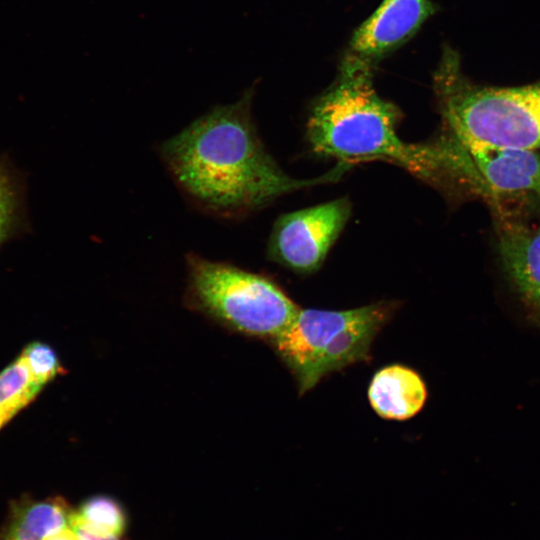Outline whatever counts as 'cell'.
Here are the masks:
<instances>
[{"label":"cell","instance_id":"6da1fadb","mask_svg":"<svg viewBox=\"0 0 540 540\" xmlns=\"http://www.w3.org/2000/svg\"><path fill=\"white\" fill-rule=\"evenodd\" d=\"M252 90L217 105L159 146V155L183 195L200 210L235 218L296 190L333 182L342 162L313 179L286 174L258 137L251 117Z\"/></svg>","mask_w":540,"mask_h":540},{"label":"cell","instance_id":"7a4b0ae2","mask_svg":"<svg viewBox=\"0 0 540 540\" xmlns=\"http://www.w3.org/2000/svg\"><path fill=\"white\" fill-rule=\"evenodd\" d=\"M401 111L373 86V67L344 55L333 84L315 101L307 123L313 150L352 165L385 161L436 186L440 167L438 137L407 143L397 133Z\"/></svg>","mask_w":540,"mask_h":540},{"label":"cell","instance_id":"3957f363","mask_svg":"<svg viewBox=\"0 0 540 540\" xmlns=\"http://www.w3.org/2000/svg\"><path fill=\"white\" fill-rule=\"evenodd\" d=\"M433 83L445 127L460 139L511 149L540 148V83L474 84L451 47L443 49Z\"/></svg>","mask_w":540,"mask_h":540},{"label":"cell","instance_id":"277c9868","mask_svg":"<svg viewBox=\"0 0 540 540\" xmlns=\"http://www.w3.org/2000/svg\"><path fill=\"white\" fill-rule=\"evenodd\" d=\"M189 304L241 334L273 341L300 307L269 278L196 253L185 256Z\"/></svg>","mask_w":540,"mask_h":540},{"label":"cell","instance_id":"5b68a950","mask_svg":"<svg viewBox=\"0 0 540 540\" xmlns=\"http://www.w3.org/2000/svg\"><path fill=\"white\" fill-rule=\"evenodd\" d=\"M443 144L440 188L451 194L486 201L499 213L508 200L540 201V155L469 142L447 129Z\"/></svg>","mask_w":540,"mask_h":540},{"label":"cell","instance_id":"8992f818","mask_svg":"<svg viewBox=\"0 0 540 540\" xmlns=\"http://www.w3.org/2000/svg\"><path fill=\"white\" fill-rule=\"evenodd\" d=\"M350 210L349 201L341 198L281 216L269 239V257L295 272H314L344 228Z\"/></svg>","mask_w":540,"mask_h":540},{"label":"cell","instance_id":"52a82bcc","mask_svg":"<svg viewBox=\"0 0 540 540\" xmlns=\"http://www.w3.org/2000/svg\"><path fill=\"white\" fill-rule=\"evenodd\" d=\"M358 311L359 308H300L283 332L270 342L276 355L294 376L299 394L312 389V371L319 355L336 333L357 316Z\"/></svg>","mask_w":540,"mask_h":540},{"label":"cell","instance_id":"ba28073f","mask_svg":"<svg viewBox=\"0 0 540 540\" xmlns=\"http://www.w3.org/2000/svg\"><path fill=\"white\" fill-rule=\"evenodd\" d=\"M435 12L431 0H383L355 30L346 55L374 67L410 40Z\"/></svg>","mask_w":540,"mask_h":540},{"label":"cell","instance_id":"9c48e42d","mask_svg":"<svg viewBox=\"0 0 540 540\" xmlns=\"http://www.w3.org/2000/svg\"><path fill=\"white\" fill-rule=\"evenodd\" d=\"M498 250L505 272L540 324V226L498 216Z\"/></svg>","mask_w":540,"mask_h":540},{"label":"cell","instance_id":"30bf717a","mask_svg":"<svg viewBox=\"0 0 540 540\" xmlns=\"http://www.w3.org/2000/svg\"><path fill=\"white\" fill-rule=\"evenodd\" d=\"M394 308L395 305L388 302L359 307L357 316L336 333L319 355L312 371V388L328 374L368 360L372 343Z\"/></svg>","mask_w":540,"mask_h":540},{"label":"cell","instance_id":"8fae6325","mask_svg":"<svg viewBox=\"0 0 540 540\" xmlns=\"http://www.w3.org/2000/svg\"><path fill=\"white\" fill-rule=\"evenodd\" d=\"M373 411L386 420L404 421L417 415L427 400V387L411 367L394 363L377 370L368 386Z\"/></svg>","mask_w":540,"mask_h":540},{"label":"cell","instance_id":"7c38bea8","mask_svg":"<svg viewBox=\"0 0 540 540\" xmlns=\"http://www.w3.org/2000/svg\"><path fill=\"white\" fill-rule=\"evenodd\" d=\"M73 510L62 497L22 496L10 504L0 540H44L70 526Z\"/></svg>","mask_w":540,"mask_h":540},{"label":"cell","instance_id":"4fadbf2b","mask_svg":"<svg viewBox=\"0 0 540 540\" xmlns=\"http://www.w3.org/2000/svg\"><path fill=\"white\" fill-rule=\"evenodd\" d=\"M44 388L18 356L0 371V430Z\"/></svg>","mask_w":540,"mask_h":540},{"label":"cell","instance_id":"5bb4252c","mask_svg":"<svg viewBox=\"0 0 540 540\" xmlns=\"http://www.w3.org/2000/svg\"><path fill=\"white\" fill-rule=\"evenodd\" d=\"M70 526L98 536L120 537L126 529V516L115 499L99 495L88 498L72 512Z\"/></svg>","mask_w":540,"mask_h":540},{"label":"cell","instance_id":"9a60e30c","mask_svg":"<svg viewBox=\"0 0 540 540\" xmlns=\"http://www.w3.org/2000/svg\"><path fill=\"white\" fill-rule=\"evenodd\" d=\"M26 225L24 189L9 161L0 158V248Z\"/></svg>","mask_w":540,"mask_h":540},{"label":"cell","instance_id":"2e32d148","mask_svg":"<svg viewBox=\"0 0 540 540\" xmlns=\"http://www.w3.org/2000/svg\"><path fill=\"white\" fill-rule=\"evenodd\" d=\"M19 356L23 359L32 375L44 386L63 371L56 352L46 343L31 342L23 348Z\"/></svg>","mask_w":540,"mask_h":540},{"label":"cell","instance_id":"e0dca14e","mask_svg":"<svg viewBox=\"0 0 540 540\" xmlns=\"http://www.w3.org/2000/svg\"><path fill=\"white\" fill-rule=\"evenodd\" d=\"M44 540H80L75 530L68 526L46 537Z\"/></svg>","mask_w":540,"mask_h":540},{"label":"cell","instance_id":"ac0fdd59","mask_svg":"<svg viewBox=\"0 0 540 540\" xmlns=\"http://www.w3.org/2000/svg\"><path fill=\"white\" fill-rule=\"evenodd\" d=\"M72 528L75 530L80 540H120L119 537L98 536L78 527Z\"/></svg>","mask_w":540,"mask_h":540}]
</instances>
